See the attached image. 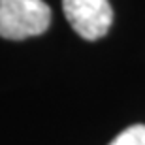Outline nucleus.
<instances>
[{
  "mask_svg": "<svg viewBox=\"0 0 145 145\" xmlns=\"http://www.w3.org/2000/svg\"><path fill=\"white\" fill-rule=\"evenodd\" d=\"M51 25V8L43 0H0V36L27 40L40 36Z\"/></svg>",
  "mask_w": 145,
  "mask_h": 145,
  "instance_id": "obj_1",
  "label": "nucleus"
},
{
  "mask_svg": "<svg viewBox=\"0 0 145 145\" xmlns=\"http://www.w3.org/2000/svg\"><path fill=\"white\" fill-rule=\"evenodd\" d=\"M62 10L72 28L89 42L104 38L113 23L108 0H62Z\"/></svg>",
  "mask_w": 145,
  "mask_h": 145,
  "instance_id": "obj_2",
  "label": "nucleus"
},
{
  "mask_svg": "<svg viewBox=\"0 0 145 145\" xmlns=\"http://www.w3.org/2000/svg\"><path fill=\"white\" fill-rule=\"evenodd\" d=\"M109 145H145V124H134L123 130Z\"/></svg>",
  "mask_w": 145,
  "mask_h": 145,
  "instance_id": "obj_3",
  "label": "nucleus"
}]
</instances>
